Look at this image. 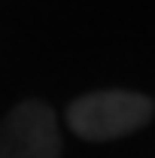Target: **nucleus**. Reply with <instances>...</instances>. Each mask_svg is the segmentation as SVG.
<instances>
[{"instance_id":"1","label":"nucleus","mask_w":155,"mask_h":158,"mask_svg":"<svg viewBox=\"0 0 155 158\" xmlns=\"http://www.w3.org/2000/svg\"><path fill=\"white\" fill-rule=\"evenodd\" d=\"M152 118V100L137 91H91L70 103L67 125L82 140H119Z\"/></svg>"},{"instance_id":"2","label":"nucleus","mask_w":155,"mask_h":158,"mask_svg":"<svg viewBox=\"0 0 155 158\" xmlns=\"http://www.w3.org/2000/svg\"><path fill=\"white\" fill-rule=\"evenodd\" d=\"M0 158H61V131L52 106L21 100L0 118Z\"/></svg>"}]
</instances>
